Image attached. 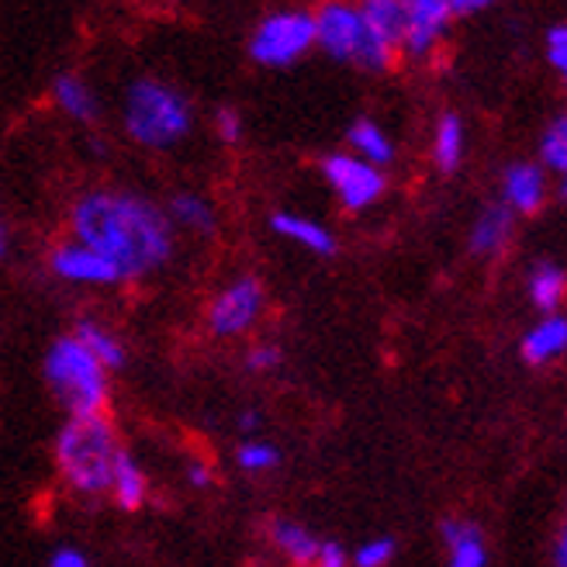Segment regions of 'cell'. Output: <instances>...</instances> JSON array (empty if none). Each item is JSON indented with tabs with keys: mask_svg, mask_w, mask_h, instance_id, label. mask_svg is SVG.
I'll return each instance as SVG.
<instances>
[{
	"mask_svg": "<svg viewBox=\"0 0 567 567\" xmlns=\"http://www.w3.org/2000/svg\"><path fill=\"white\" fill-rule=\"evenodd\" d=\"M73 233L80 246L104 257L122 280L163 267L174 252L169 218L146 197L125 190L83 194L73 208Z\"/></svg>",
	"mask_w": 567,
	"mask_h": 567,
	"instance_id": "cell-1",
	"label": "cell"
},
{
	"mask_svg": "<svg viewBox=\"0 0 567 567\" xmlns=\"http://www.w3.org/2000/svg\"><path fill=\"white\" fill-rule=\"evenodd\" d=\"M118 457V436L104 415H70V422L55 436V467L80 495L111 492Z\"/></svg>",
	"mask_w": 567,
	"mask_h": 567,
	"instance_id": "cell-2",
	"label": "cell"
},
{
	"mask_svg": "<svg viewBox=\"0 0 567 567\" xmlns=\"http://www.w3.org/2000/svg\"><path fill=\"white\" fill-rule=\"evenodd\" d=\"M45 381L70 415H101L107 402V371L80 347L76 336L52 343L45 357Z\"/></svg>",
	"mask_w": 567,
	"mask_h": 567,
	"instance_id": "cell-3",
	"label": "cell"
},
{
	"mask_svg": "<svg viewBox=\"0 0 567 567\" xmlns=\"http://www.w3.org/2000/svg\"><path fill=\"white\" fill-rule=\"evenodd\" d=\"M125 128L142 146H169L190 128V104L159 80H138L125 97Z\"/></svg>",
	"mask_w": 567,
	"mask_h": 567,
	"instance_id": "cell-4",
	"label": "cell"
},
{
	"mask_svg": "<svg viewBox=\"0 0 567 567\" xmlns=\"http://www.w3.org/2000/svg\"><path fill=\"white\" fill-rule=\"evenodd\" d=\"M316 45H322L332 60H347L363 70H388L394 60V49L384 45L367 28L360 8L350 4H326L316 14Z\"/></svg>",
	"mask_w": 567,
	"mask_h": 567,
	"instance_id": "cell-5",
	"label": "cell"
},
{
	"mask_svg": "<svg viewBox=\"0 0 567 567\" xmlns=\"http://www.w3.org/2000/svg\"><path fill=\"white\" fill-rule=\"evenodd\" d=\"M316 45V14L277 11L267 14L249 39V55L264 66H291Z\"/></svg>",
	"mask_w": 567,
	"mask_h": 567,
	"instance_id": "cell-6",
	"label": "cell"
},
{
	"mask_svg": "<svg viewBox=\"0 0 567 567\" xmlns=\"http://www.w3.org/2000/svg\"><path fill=\"white\" fill-rule=\"evenodd\" d=\"M322 174L329 181V187L339 194V202H343L350 212H360L367 205H374L378 197L384 194V174L378 166L363 163L357 156H326L322 159Z\"/></svg>",
	"mask_w": 567,
	"mask_h": 567,
	"instance_id": "cell-7",
	"label": "cell"
},
{
	"mask_svg": "<svg viewBox=\"0 0 567 567\" xmlns=\"http://www.w3.org/2000/svg\"><path fill=\"white\" fill-rule=\"evenodd\" d=\"M260 311H264L260 280L239 277L212 301L208 322H212V332H218V336H239L260 319Z\"/></svg>",
	"mask_w": 567,
	"mask_h": 567,
	"instance_id": "cell-8",
	"label": "cell"
},
{
	"mask_svg": "<svg viewBox=\"0 0 567 567\" xmlns=\"http://www.w3.org/2000/svg\"><path fill=\"white\" fill-rule=\"evenodd\" d=\"M405 39H402V49L415 60L422 55H430L436 49V42L443 39L446 24H450V4L446 0H412L405 4Z\"/></svg>",
	"mask_w": 567,
	"mask_h": 567,
	"instance_id": "cell-9",
	"label": "cell"
},
{
	"mask_svg": "<svg viewBox=\"0 0 567 567\" xmlns=\"http://www.w3.org/2000/svg\"><path fill=\"white\" fill-rule=\"evenodd\" d=\"M52 270L63 280H73V284H118L122 280V274L104 257H97L94 249L80 246V243H63L60 249H55Z\"/></svg>",
	"mask_w": 567,
	"mask_h": 567,
	"instance_id": "cell-10",
	"label": "cell"
},
{
	"mask_svg": "<svg viewBox=\"0 0 567 567\" xmlns=\"http://www.w3.org/2000/svg\"><path fill=\"white\" fill-rule=\"evenodd\" d=\"M502 190H505L502 205H508L519 215H533L547 197V177H544V169L536 163H513L505 169Z\"/></svg>",
	"mask_w": 567,
	"mask_h": 567,
	"instance_id": "cell-11",
	"label": "cell"
},
{
	"mask_svg": "<svg viewBox=\"0 0 567 567\" xmlns=\"http://www.w3.org/2000/svg\"><path fill=\"white\" fill-rule=\"evenodd\" d=\"M513 225H516V212L508 205H488L477 215L474 229H471V249L477 257H495V252L505 249V243L513 239Z\"/></svg>",
	"mask_w": 567,
	"mask_h": 567,
	"instance_id": "cell-12",
	"label": "cell"
},
{
	"mask_svg": "<svg viewBox=\"0 0 567 567\" xmlns=\"http://www.w3.org/2000/svg\"><path fill=\"white\" fill-rule=\"evenodd\" d=\"M443 540L450 547V564L446 567H485L488 550H485V536L474 523L464 519H446L443 523Z\"/></svg>",
	"mask_w": 567,
	"mask_h": 567,
	"instance_id": "cell-13",
	"label": "cell"
},
{
	"mask_svg": "<svg viewBox=\"0 0 567 567\" xmlns=\"http://www.w3.org/2000/svg\"><path fill=\"white\" fill-rule=\"evenodd\" d=\"M270 225H274V233H277V236L291 239V243H298V246H305V249H311V252H319V257H332V252H336L332 233L326 229V225L311 221V218H301V215H291V212H280V215L270 218Z\"/></svg>",
	"mask_w": 567,
	"mask_h": 567,
	"instance_id": "cell-14",
	"label": "cell"
},
{
	"mask_svg": "<svg viewBox=\"0 0 567 567\" xmlns=\"http://www.w3.org/2000/svg\"><path fill=\"white\" fill-rule=\"evenodd\" d=\"M567 350V319L564 316H547L536 322L526 339H523V357L529 363H547Z\"/></svg>",
	"mask_w": 567,
	"mask_h": 567,
	"instance_id": "cell-15",
	"label": "cell"
},
{
	"mask_svg": "<svg viewBox=\"0 0 567 567\" xmlns=\"http://www.w3.org/2000/svg\"><path fill=\"white\" fill-rule=\"evenodd\" d=\"M367 28L384 42L391 45L394 52L402 49V39H405V4L402 0H371V4H363L360 8Z\"/></svg>",
	"mask_w": 567,
	"mask_h": 567,
	"instance_id": "cell-16",
	"label": "cell"
},
{
	"mask_svg": "<svg viewBox=\"0 0 567 567\" xmlns=\"http://www.w3.org/2000/svg\"><path fill=\"white\" fill-rule=\"evenodd\" d=\"M52 97H55V104H60V107L66 111V115L76 118V122H97V115H101L97 94H94L80 76H70V73L55 76V80H52Z\"/></svg>",
	"mask_w": 567,
	"mask_h": 567,
	"instance_id": "cell-17",
	"label": "cell"
},
{
	"mask_svg": "<svg viewBox=\"0 0 567 567\" xmlns=\"http://www.w3.org/2000/svg\"><path fill=\"white\" fill-rule=\"evenodd\" d=\"M270 540H274V547L288 557L295 567H311L316 564V554H319V544L322 540H316L305 526H298V523H291V519H277V523H270Z\"/></svg>",
	"mask_w": 567,
	"mask_h": 567,
	"instance_id": "cell-18",
	"label": "cell"
},
{
	"mask_svg": "<svg viewBox=\"0 0 567 567\" xmlns=\"http://www.w3.org/2000/svg\"><path fill=\"white\" fill-rule=\"evenodd\" d=\"M73 336L80 339V347L104 367V371H118V367H125V347L97 322H80Z\"/></svg>",
	"mask_w": 567,
	"mask_h": 567,
	"instance_id": "cell-19",
	"label": "cell"
},
{
	"mask_svg": "<svg viewBox=\"0 0 567 567\" xmlns=\"http://www.w3.org/2000/svg\"><path fill=\"white\" fill-rule=\"evenodd\" d=\"M111 495H115V502L125 508V513H132V508H138L142 502H146V474H142V467L128 457L125 450L115 464V477H111Z\"/></svg>",
	"mask_w": 567,
	"mask_h": 567,
	"instance_id": "cell-20",
	"label": "cell"
},
{
	"mask_svg": "<svg viewBox=\"0 0 567 567\" xmlns=\"http://www.w3.org/2000/svg\"><path fill=\"white\" fill-rule=\"evenodd\" d=\"M529 298L540 311H550L554 316L567 298V274L554 264H540L529 277Z\"/></svg>",
	"mask_w": 567,
	"mask_h": 567,
	"instance_id": "cell-21",
	"label": "cell"
},
{
	"mask_svg": "<svg viewBox=\"0 0 567 567\" xmlns=\"http://www.w3.org/2000/svg\"><path fill=\"white\" fill-rule=\"evenodd\" d=\"M433 159L443 174L450 169H457L461 159H464V125L457 115H443L440 125H436V135H433Z\"/></svg>",
	"mask_w": 567,
	"mask_h": 567,
	"instance_id": "cell-22",
	"label": "cell"
},
{
	"mask_svg": "<svg viewBox=\"0 0 567 567\" xmlns=\"http://www.w3.org/2000/svg\"><path fill=\"white\" fill-rule=\"evenodd\" d=\"M350 146L360 153L357 159L371 163V166H384V163H391V159H394L391 138H388L374 122H367V118H360V122L350 128Z\"/></svg>",
	"mask_w": 567,
	"mask_h": 567,
	"instance_id": "cell-23",
	"label": "cell"
},
{
	"mask_svg": "<svg viewBox=\"0 0 567 567\" xmlns=\"http://www.w3.org/2000/svg\"><path fill=\"white\" fill-rule=\"evenodd\" d=\"M169 215H174L177 225L184 229H194V233H212L215 229V212L205 197L197 194H177L174 202H169Z\"/></svg>",
	"mask_w": 567,
	"mask_h": 567,
	"instance_id": "cell-24",
	"label": "cell"
},
{
	"mask_svg": "<svg viewBox=\"0 0 567 567\" xmlns=\"http://www.w3.org/2000/svg\"><path fill=\"white\" fill-rule=\"evenodd\" d=\"M540 156H544V166L557 169V174H567V115L547 125L540 138Z\"/></svg>",
	"mask_w": 567,
	"mask_h": 567,
	"instance_id": "cell-25",
	"label": "cell"
},
{
	"mask_svg": "<svg viewBox=\"0 0 567 567\" xmlns=\"http://www.w3.org/2000/svg\"><path fill=\"white\" fill-rule=\"evenodd\" d=\"M236 461L243 471H252V474H260V471H270L280 464V453L274 443H264V440H246L236 453Z\"/></svg>",
	"mask_w": 567,
	"mask_h": 567,
	"instance_id": "cell-26",
	"label": "cell"
},
{
	"mask_svg": "<svg viewBox=\"0 0 567 567\" xmlns=\"http://www.w3.org/2000/svg\"><path fill=\"white\" fill-rule=\"evenodd\" d=\"M391 557H394V540H388V536H378V540H367L353 554V564L357 567H384Z\"/></svg>",
	"mask_w": 567,
	"mask_h": 567,
	"instance_id": "cell-27",
	"label": "cell"
},
{
	"mask_svg": "<svg viewBox=\"0 0 567 567\" xmlns=\"http://www.w3.org/2000/svg\"><path fill=\"white\" fill-rule=\"evenodd\" d=\"M547 49H550V63L554 70L567 80V24H554L547 32Z\"/></svg>",
	"mask_w": 567,
	"mask_h": 567,
	"instance_id": "cell-28",
	"label": "cell"
},
{
	"mask_svg": "<svg viewBox=\"0 0 567 567\" xmlns=\"http://www.w3.org/2000/svg\"><path fill=\"white\" fill-rule=\"evenodd\" d=\"M215 125H218V135H221L225 142H229V146L243 138V122H239V115H236L233 107H221V111H218V118H215Z\"/></svg>",
	"mask_w": 567,
	"mask_h": 567,
	"instance_id": "cell-29",
	"label": "cell"
},
{
	"mask_svg": "<svg viewBox=\"0 0 567 567\" xmlns=\"http://www.w3.org/2000/svg\"><path fill=\"white\" fill-rule=\"evenodd\" d=\"M246 363H249V371H274V367L280 363V350L277 347H252L249 350V357H246Z\"/></svg>",
	"mask_w": 567,
	"mask_h": 567,
	"instance_id": "cell-30",
	"label": "cell"
},
{
	"mask_svg": "<svg viewBox=\"0 0 567 567\" xmlns=\"http://www.w3.org/2000/svg\"><path fill=\"white\" fill-rule=\"evenodd\" d=\"M311 567H347V550L339 547L336 540H322L319 554H316V564H311Z\"/></svg>",
	"mask_w": 567,
	"mask_h": 567,
	"instance_id": "cell-31",
	"label": "cell"
},
{
	"mask_svg": "<svg viewBox=\"0 0 567 567\" xmlns=\"http://www.w3.org/2000/svg\"><path fill=\"white\" fill-rule=\"evenodd\" d=\"M49 567H91V560L73 547H60L49 557Z\"/></svg>",
	"mask_w": 567,
	"mask_h": 567,
	"instance_id": "cell-32",
	"label": "cell"
},
{
	"mask_svg": "<svg viewBox=\"0 0 567 567\" xmlns=\"http://www.w3.org/2000/svg\"><path fill=\"white\" fill-rule=\"evenodd\" d=\"M474 11H485V0H453L450 14L461 18V14H474Z\"/></svg>",
	"mask_w": 567,
	"mask_h": 567,
	"instance_id": "cell-33",
	"label": "cell"
},
{
	"mask_svg": "<svg viewBox=\"0 0 567 567\" xmlns=\"http://www.w3.org/2000/svg\"><path fill=\"white\" fill-rule=\"evenodd\" d=\"M260 422H264V415H260V412H243V415H239V430L257 433V430H260Z\"/></svg>",
	"mask_w": 567,
	"mask_h": 567,
	"instance_id": "cell-34",
	"label": "cell"
},
{
	"mask_svg": "<svg viewBox=\"0 0 567 567\" xmlns=\"http://www.w3.org/2000/svg\"><path fill=\"white\" fill-rule=\"evenodd\" d=\"M208 477H212V474H208V467H205V464H194V467H190V485L205 488V485H208Z\"/></svg>",
	"mask_w": 567,
	"mask_h": 567,
	"instance_id": "cell-35",
	"label": "cell"
},
{
	"mask_svg": "<svg viewBox=\"0 0 567 567\" xmlns=\"http://www.w3.org/2000/svg\"><path fill=\"white\" fill-rule=\"evenodd\" d=\"M557 567H567V526H564L560 540H557Z\"/></svg>",
	"mask_w": 567,
	"mask_h": 567,
	"instance_id": "cell-36",
	"label": "cell"
},
{
	"mask_svg": "<svg viewBox=\"0 0 567 567\" xmlns=\"http://www.w3.org/2000/svg\"><path fill=\"white\" fill-rule=\"evenodd\" d=\"M4 249H8V239H4V233H0V257H4Z\"/></svg>",
	"mask_w": 567,
	"mask_h": 567,
	"instance_id": "cell-37",
	"label": "cell"
},
{
	"mask_svg": "<svg viewBox=\"0 0 567 567\" xmlns=\"http://www.w3.org/2000/svg\"><path fill=\"white\" fill-rule=\"evenodd\" d=\"M560 194L567 197V174H564V181H560Z\"/></svg>",
	"mask_w": 567,
	"mask_h": 567,
	"instance_id": "cell-38",
	"label": "cell"
}]
</instances>
